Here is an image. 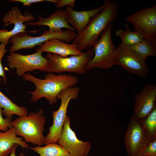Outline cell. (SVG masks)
<instances>
[{"instance_id": "obj_12", "label": "cell", "mask_w": 156, "mask_h": 156, "mask_svg": "<svg viewBox=\"0 0 156 156\" xmlns=\"http://www.w3.org/2000/svg\"><path fill=\"white\" fill-rule=\"evenodd\" d=\"M116 65L121 66L131 73L141 77L147 75L148 70L144 59L137 53L120 44L117 47Z\"/></svg>"}, {"instance_id": "obj_2", "label": "cell", "mask_w": 156, "mask_h": 156, "mask_svg": "<svg viewBox=\"0 0 156 156\" xmlns=\"http://www.w3.org/2000/svg\"><path fill=\"white\" fill-rule=\"evenodd\" d=\"M103 10L95 16L80 33L77 34L73 43L80 51L91 49L109 25L117 18L119 5L116 0H105Z\"/></svg>"}, {"instance_id": "obj_13", "label": "cell", "mask_w": 156, "mask_h": 156, "mask_svg": "<svg viewBox=\"0 0 156 156\" xmlns=\"http://www.w3.org/2000/svg\"><path fill=\"white\" fill-rule=\"evenodd\" d=\"M135 100L133 116L143 121L156 107V85L146 84L136 94Z\"/></svg>"}, {"instance_id": "obj_28", "label": "cell", "mask_w": 156, "mask_h": 156, "mask_svg": "<svg viewBox=\"0 0 156 156\" xmlns=\"http://www.w3.org/2000/svg\"><path fill=\"white\" fill-rule=\"evenodd\" d=\"M44 1H47V0H11L10 2H17L22 3L24 6L29 7L32 3L39 2Z\"/></svg>"}, {"instance_id": "obj_27", "label": "cell", "mask_w": 156, "mask_h": 156, "mask_svg": "<svg viewBox=\"0 0 156 156\" xmlns=\"http://www.w3.org/2000/svg\"><path fill=\"white\" fill-rule=\"evenodd\" d=\"M75 0H59L56 4V8H59L64 6H68L73 9L75 5Z\"/></svg>"}, {"instance_id": "obj_3", "label": "cell", "mask_w": 156, "mask_h": 156, "mask_svg": "<svg viewBox=\"0 0 156 156\" xmlns=\"http://www.w3.org/2000/svg\"><path fill=\"white\" fill-rule=\"evenodd\" d=\"M43 113V110L40 109L37 113L30 112L27 115L12 121V125L16 135L22 137L26 142L38 146L45 144L43 132L46 121Z\"/></svg>"}, {"instance_id": "obj_9", "label": "cell", "mask_w": 156, "mask_h": 156, "mask_svg": "<svg viewBox=\"0 0 156 156\" xmlns=\"http://www.w3.org/2000/svg\"><path fill=\"white\" fill-rule=\"evenodd\" d=\"M131 23L134 30L145 40L156 45V5L138 11L125 18Z\"/></svg>"}, {"instance_id": "obj_1", "label": "cell", "mask_w": 156, "mask_h": 156, "mask_svg": "<svg viewBox=\"0 0 156 156\" xmlns=\"http://www.w3.org/2000/svg\"><path fill=\"white\" fill-rule=\"evenodd\" d=\"M22 77L24 80L31 81L35 85L34 91L27 92L31 94V102H36L44 97L52 105L57 102L60 93L68 87L75 86L79 80L78 77L70 74L56 75L51 73L46 75L44 79L37 78L28 73Z\"/></svg>"}, {"instance_id": "obj_26", "label": "cell", "mask_w": 156, "mask_h": 156, "mask_svg": "<svg viewBox=\"0 0 156 156\" xmlns=\"http://www.w3.org/2000/svg\"><path fill=\"white\" fill-rule=\"evenodd\" d=\"M142 156H156V140L149 142Z\"/></svg>"}, {"instance_id": "obj_10", "label": "cell", "mask_w": 156, "mask_h": 156, "mask_svg": "<svg viewBox=\"0 0 156 156\" xmlns=\"http://www.w3.org/2000/svg\"><path fill=\"white\" fill-rule=\"evenodd\" d=\"M42 52L37 51L34 53L23 55L15 52H10L7 61L9 68L16 69V74L22 76L27 72L37 70L43 71L47 65V60L42 55Z\"/></svg>"}, {"instance_id": "obj_11", "label": "cell", "mask_w": 156, "mask_h": 156, "mask_svg": "<svg viewBox=\"0 0 156 156\" xmlns=\"http://www.w3.org/2000/svg\"><path fill=\"white\" fill-rule=\"evenodd\" d=\"M70 117L67 116L58 142L70 156H87L91 148L90 142L79 140L70 127Z\"/></svg>"}, {"instance_id": "obj_5", "label": "cell", "mask_w": 156, "mask_h": 156, "mask_svg": "<svg viewBox=\"0 0 156 156\" xmlns=\"http://www.w3.org/2000/svg\"><path fill=\"white\" fill-rule=\"evenodd\" d=\"M112 23L102 33L93 47L94 55L88 63L87 70L95 68L108 69L116 65L117 49L112 38Z\"/></svg>"}, {"instance_id": "obj_24", "label": "cell", "mask_w": 156, "mask_h": 156, "mask_svg": "<svg viewBox=\"0 0 156 156\" xmlns=\"http://www.w3.org/2000/svg\"><path fill=\"white\" fill-rule=\"evenodd\" d=\"M8 43L7 42H2L0 44V76L3 77L4 83L6 85L7 79L1 61L3 56L8 51L5 48Z\"/></svg>"}, {"instance_id": "obj_17", "label": "cell", "mask_w": 156, "mask_h": 156, "mask_svg": "<svg viewBox=\"0 0 156 156\" xmlns=\"http://www.w3.org/2000/svg\"><path fill=\"white\" fill-rule=\"evenodd\" d=\"M17 135L12 126L5 131H0V156H9L16 144L23 148H29V145L23 138Z\"/></svg>"}, {"instance_id": "obj_20", "label": "cell", "mask_w": 156, "mask_h": 156, "mask_svg": "<svg viewBox=\"0 0 156 156\" xmlns=\"http://www.w3.org/2000/svg\"><path fill=\"white\" fill-rule=\"evenodd\" d=\"M125 29L117 30L116 34L119 37L121 40V45L127 46L141 42L144 40L143 36L138 31H132L127 24L125 25Z\"/></svg>"}, {"instance_id": "obj_8", "label": "cell", "mask_w": 156, "mask_h": 156, "mask_svg": "<svg viewBox=\"0 0 156 156\" xmlns=\"http://www.w3.org/2000/svg\"><path fill=\"white\" fill-rule=\"evenodd\" d=\"M124 139L127 156H142L150 142L143 121L133 115L130 118Z\"/></svg>"}, {"instance_id": "obj_22", "label": "cell", "mask_w": 156, "mask_h": 156, "mask_svg": "<svg viewBox=\"0 0 156 156\" xmlns=\"http://www.w3.org/2000/svg\"><path fill=\"white\" fill-rule=\"evenodd\" d=\"M125 47L134 51L145 60L150 56H156V45L145 40L137 44Z\"/></svg>"}, {"instance_id": "obj_16", "label": "cell", "mask_w": 156, "mask_h": 156, "mask_svg": "<svg viewBox=\"0 0 156 156\" xmlns=\"http://www.w3.org/2000/svg\"><path fill=\"white\" fill-rule=\"evenodd\" d=\"M37 18L38 21L27 23L25 24L34 26L47 25L49 27V30L52 32L60 31L62 30V28H64L76 31L75 29L69 25L65 11L63 9L56 10L48 17L39 16Z\"/></svg>"}, {"instance_id": "obj_14", "label": "cell", "mask_w": 156, "mask_h": 156, "mask_svg": "<svg viewBox=\"0 0 156 156\" xmlns=\"http://www.w3.org/2000/svg\"><path fill=\"white\" fill-rule=\"evenodd\" d=\"M66 7L65 11L66 19L77 34H79L85 29L92 19L103 10L104 5L94 9L80 11H75L68 6Z\"/></svg>"}, {"instance_id": "obj_7", "label": "cell", "mask_w": 156, "mask_h": 156, "mask_svg": "<svg viewBox=\"0 0 156 156\" xmlns=\"http://www.w3.org/2000/svg\"><path fill=\"white\" fill-rule=\"evenodd\" d=\"M80 91L78 87H68L62 91L57 96L61 103L58 109L52 114L53 122L49 128V132L45 137V144L58 142L67 116V108L70 101L77 99Z\"/></svg>"}, {"instance_id": "obj_18", "label": "cell", "mask_w": 156, "mask_h": 156, "mask_svg": "<svg viewBox=\"0 0 156 156\" xmlns=\"http://www.w3.org/2000/svg\"><path fill=\"white\" fill-rule=\"evenodd\" d=\"M0 107L3 109V115L8 119H11L13 114L22 117L28 114V111L26 107L17 105L0 91Z\"/></svg>"}, {"instance_id": "obj_29", "label": "cell", "mask_w": 156, "mask_h": 156, "mask_svg": "<svg viewBox=\"0 0 156 156\" xmlns=\"http://www.w3.org/2000/svg\"><path fill=\"white\" fill-rule=\"evenodd\" d=\"M18 146V145L17 144H16L15 145L9 156H17L16 154V151ZM18 156H25V155L23 153H20Z\"/></svg>"}, {"instance_id": "obj_4", "label": "cell", "mask_w": 156, "mask_h": 156, "mask_svg": "<svg viewBox=\"0 0 156 156\" xmlns=\"http://www.w3.org/2000/svg\"><path fill=\"white\" fill-rule=\"evenodd\" d=\"M91 49L79 55L62 57L55 54L48 53L45 57L47 65L43 71L49 73H74L85 74L87 66L94 55Z\"/></svg>"}, {"instance_id": "obj_21", "label": "cell", "mask_w": 156, "mask_h": 156, "mask_svg": "<svg viewBox=\"0 0 156 156\" xmlns=\"http://www.w3.org/2000/svg\"><path fill=\"white\" fill-rule=\"evenodd\" d=\"M46 145L43 147L35 146L31 148L40 156H70L69 154L57 143Z\"/></svg>"}, {"instance_id": "obj_15", "label": "cell", "mask_w": 156, "mask_h": 156, "mask_svg": "<svg viewBox=\"0 0 156 156\" xmlns=\"http://www.w3.org/2000/svg\"><path fill=\"white\" fill-rule=\"evenodd\" d=\"M36 51L52 53L64 57L80 55L83 53L78 49L76 44H68L57 39L46 41L37 49Z\"/></svg>"}, {"instance_id": "obj_23", "label": "cell", "mask_w": 156, "mask_h": 156, "mask_svg": "<svg viewBox=\"0 0 156 156\" xmlns=\"http://www.w3.org/2000/svg\"><path fill=\"white\" fill-rule=\"evenodd\" d=\"M143 121L150 142L156 140V107Z\"/></svg>"}, {"instance_id": "obj_19", "label": "cell", "mask_w": 156, "mask_h": 156, "mask_svg": "<svg viewBox=\"0 0 156 156\" xmlns=\"http://www.w3.org/2000/svg\"><path fill=\"white\" fill-rule=\"evenodd\" d=\"M35 19L34 16L29 14L24 16L22 14L19 8L15 6L12 7L2 18V21L5 27L13 24L14 26L24 24L25 22H31Z\"/></svg>"}, {"instance_id": "obj_6", "label": "cell", "mask_w": 156, "mask_h": 156, "mask_svg": "<svg viewBox=\"0 0 156 156\" xmlns=\"http://www.w3.org/2000/svg\"><path fill=\"white\" fill-rule=\"evenodd\" d=\"M76 35L75 31L70 29L59 32L46 30L42 35L36 37L28 35L27 32L20 33L11 38L12 44L9 51L10 52H15L22 49L31 48L53 39H58L67 43L74 40Z\"/></svg>"}, {"instance_id": "obj_25", "label": "cell", "mask_w": 156, "mask_h": 156, "mask_svg": "<svg viewBox=\"0 0 156 156\" xmlns=\"http://www.w3.org/2000/svg\"><path fill=\"white\" fill-rule=\"evenodd\" d=\"M3 109L0 107V131L4 132L11 127V119L6 118H4L2 116Z\"/></svg>"}]
</instances>
